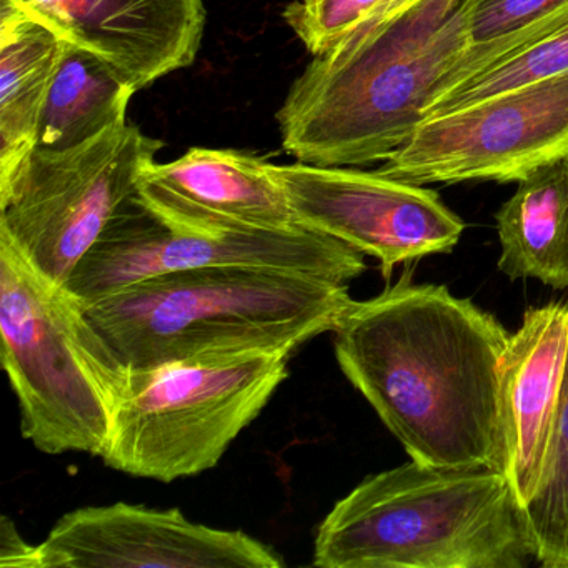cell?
Here are the masks:
<instances>
[{
    "label": "cell",
    "instance_id": "16",
    "mask_svg": "<svg viewBox=\"0 0 568 568\" xmlns=\"http://www.w3.org/2000/svg\"><path fill=\"white\" fill-rule=\"evenodd\" d=\"M62 49L48 26L0 2V178L34 151Z\"/></svg>",
    "mask_w": 568,
    "mask_h": 568
},
{
    "label": "cell",
    "instance_id": "18",
    "mask_svg": "<svg viewBox=\"0 0 568 568\" xmlns=\"http://www.w3.org/2000/svg\"><path fill=\"white\" fill-rule=\"evenodd\" d=\"M565 11L568 0H465L467 49L434 99L524 45L538 28Z\"/></svg>",
    "mask_w": 568,
    "mask_h": 568
},
{
    "label": "cell",
    "instance_id": "4",
    "mask_svg": "<svg viewBox=\"0 0 568 568\" xmlns=\"http://www.w3.org/2000/svg\"><path fill=\"white\" fill-rule=\"evenodd\" d=\"M537 561L508 475L408 462L371 475L317 528L322 568H527Z\"/></svg>",
    "mask_w": 568,
    "mask_h": 568
},
{
    "label": "cell",
    "instance_id": "15",
    "mask_svg": "<svg viewBox=\"0 0 568 568\" xmlns=\"http://www.w3.org/2000/svg\"><path fill=\"white\" fill-rule=\"evenodd\" d=\"M495 222L498 268L510 281L568 288V158L521 178Z\"/></svg>",
    "mask_w": 568,
    "mask_h": 568
},
{
    "label": "cell",
    "instance_id": "21",
    "mask_svg": "<svg viewBox=\"0 0 568 568\" xmlns=\"http://www.w3.org/2000/svg\"><path fill=\"white\" fill-rule=\"evenodd\" d=\"M0 567L42 568L41 548L29 545L8 515L0 524Z\"/></svg>",
    "mask_w": 568,
    "mask_h": 568
},
{
    "label": "cell",
    "instance_id": "7",
    "mask_svg": "<svg viewBox=\"0 0 568 568\" xmlns=\"http://www.w3.org/2000/svg\"><path fill=\"white\" fill-rule=\"evenodd\" d=\"M164 142L128 122L68 151H34L0 178V237L64 287Z\"/></svg>",
    "mask_w": 568,
    "mask_h": 568
},
{
    "label": "cell",
    "instance_id": "22",
    "mask_svg": "<svg viewBox=\"0 0 568 568\" xmlns=\"http://www.w3.org/2000/svg\"><path fill=\"white\" fill-rule=\"evenodd\" d=\"M305 2H311V0H305Z\"/></svg>",
    "mask_w": 568,
    "mask_h": 568
},
{
    "label": "cell",
    "instance_id": "17",
    "mask_svg": "<svg viewBox=\"0 0 568 568\" xmlns=\"http://www.w3.org/2000/svg\"><path fill=\"white\" fill-rule=\"evenodd\" d=\"M135 89L98 55L64 42L36 148L68 151L125 122Z\"/></svg>",
    "mask_w": 568,
    "mask_h": 568
},
{
    "label": "cell",
    "instance_id": "3",
    "mask_svg": "<svg viewBox=\"0 0 568 568\" xmlns=\"http://www.w3.org/2000/svg\"><path fill=\"white\" fill-rule=\"evenodd\" d=\"M348 284L284 268L219 265L154 275L85 314L131 371L211 355L295 352L334 332Z\"/></svg>",
    "mask_w": 568,
    "mask_h": 568
},
{
    "label": "cell",
    "instance_id": "1",
    "mask_svg": "<svg viewBox=\"0 0 568 568\" xmlns=\"http://www.w3.org/2000/svg\"><path fill=\"white\" fill-rule=\"evenodd\" d=\"M332 334L342 374L412 460L508 475L500 368L510 334L494 315L405 272L352 302Z\"/></svg>",
    "mask_w": 568,
    "mask_h": 568
},
{
    "label": "cell",
    "instance_id": "13",
    "mask_svg": "<svg viewBox=\"0 0 568 568\" xmlns=\"http://www.w3.org/2000/svg\"><path fill=\"white\" fill-rule=\"evenodd\" d=\"M138 201L165 224L182 227H298L271 162L232 149L194 148L149 165Z\"/></svg>",
    "mask_w": 568,
    "mask_h": 568
},
{
    "label": "cell",
    "instance_id": "5",
    "mask_svg": "<svg viewBox=\"0 0 568 568\" xmlns=\"http://www.w3.org/2000/svg\"><path fill=\"white\" fill-rule=\"evenodd\" d=\"M2 365L21 430L49 455L104 454L131 368L62 285L42 277L0 237Z\"/></svg>",
    "mask_w": 568,
    "mask_h": 568
},
{
    "label": "cell",
    "instance_id": "8",
    "mask_svg": "<svg viewBox=\"0 0 568 568\" xmlns=\"http://www.w3.org/2000/svg\"><path fill=\"white\" fill-rule=\"evenodd\" d=\"M219 265L284 268L351 285L367 271L365 255L338 239L292 229L182 227L129 199L64 287L92 304L154 275Z\"/></svg>",
    "mask_w": 568,
    "mask_h": 568
},
{
    "label": "cell",
    "instance_id": "20",
    "mask_svg": "<svg viewBox=\"0 0 568 568\" xmlns=\"http://www.w3.org/2000/svg\"><path fill=\"white\" fill-rule=\"evenodd\" d=\"M388 0H298L282 12L288 28L312 55L337 44Z\"/></svg>",
    "mask_w": 568,
    "mask_h": 568
},
{
    "label": "cell",
    "instance_id": "2",
    "mask_svg": "<svg viewBox=\"0 0 568 568\" xmlns=\"http://www.w3.org/2000/svg\"><path fill=\"white\" fill-rule=\"evenodd\" d=\"M464 2L388 0L314 55L277 112L284 151L317 168L387 161L467 49Z\"/></svg>",
    "mask_w": 568,
    "mask_h": 568
},
{
    "label": "cell",
    "instance_id": "19",
    "mask_svg": "<svg viewBox=\"0 0 568 568\" xmlns=\"http://www.w3.org/2000/svg\"><path fill=\"white\" fill-rule=\"evenodd\" d=\"M525 511L538 564L568 568V348L540 484Z\"/></svg>",
    "mask_w": 568,
    "mask_h": 568
},
{
    "label": "cell",
    "instance_id": "14",
    "mask_svg": "<svg viewBox=\"0 0 568 568\" xmlns=\"http://www.w3.org/2000/svg\"><path fill=\"white\" fill-rule=\"evenodd\" d=\"M568 348V301L525 312L500 368L508 478L524 507L540 484Z\"/></svg>",
    "mask_w": 568,
    "mask_h": 568
},
{
    "label": "cell",
    "instance_id": "6",
    "mask_svg": "<svg viewBox=\"0 0 568 568\" xmlns=\"http://www.w3.org/2000/svg\"><path fill=\"white\" fill-rule=\"evenodd\" d=\"M291 358L248 352L131 371L102 460L164 484L211 470L287 378Z\"/></svg>",
    "mask_w": 568,
    "mask_h": 568
},
{
    "label": "cell",
    "instance_id": "9",
    "mask_svg": "<svg viewBox=\"0 0 568 568\" xmlns=\"http://www.w3.org/2000/svg\"><path fill=\"white\" fill-rule=\"evenodd\" d=\"M568 158V71L424 119L378 171L410 184L518 182Z\"/></svg>",
    "mask_w": 568,
    "mask_h": 568
},
{
    "label": "cell",
    "instance_id": "12",
    "mask_svg": "<svg viewBox=\"0 0 568 568\" xmlns=\"http://www.w3.org/2000/svg\"><path fill=\"white\" fill-rule=\"evenodd\" d=\"M64 42L108 62L135 91L191 68L204 39V0H0Z\"/></svg>",
    "mask_w": 568,
    "mask_h": 568
},
{
    "label": "cell",
    "instance_id": "10",
    "mask_svg": "<svg viewBox=\"0 0 568 568\" xmlns=\"http://www.w3.org/2000/svg\"><path fill=\"white\" fill-rule=\"evenodd\" d=\"M298 224L377 258L385 281L397 265L448 254L465 224L424 185L384 172L271 164Z\"/></svg>",
    "mask_w": 568,
    "mask_h": 568
},
{
    "label": "cell",
    "instance_id": "11",
    "mask_svg": "<svg viewBox=\"0 0 568 568\" xmlns=\"http://www.w3.org/2000/svg\"><path fill=\"white\" fill-rule=\"evenodd\" d=\"M42 568H278L281 555L242 530L189 520L179 508L118 501L65 514L39 545Z\"/></svg>",
    "mask_w": 568,
    "mask_h": 568
}]
</instances>
